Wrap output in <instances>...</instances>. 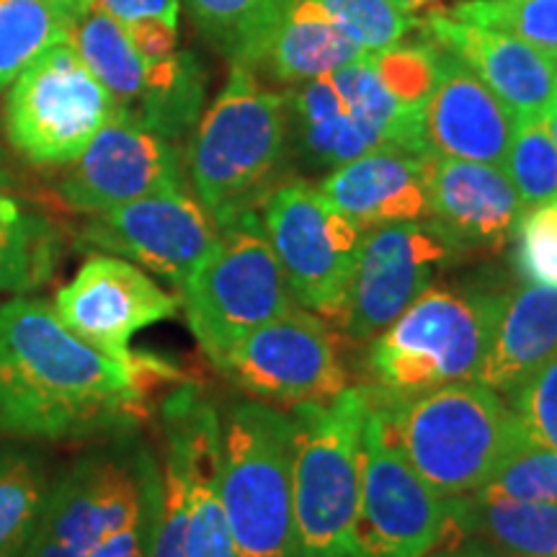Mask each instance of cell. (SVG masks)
Masks as SVG:
<instances>
[{
	"mask_svg": "<svg viewBox=\"0 0 557 557\" xmlns=\"http://www.w3.org/2000/svg\"><path fill=\"white\" fill-rule=\"evenodd\" d=\"M178 380L163 361H120L75 336L52 305L16 297L0 305V434L73 442L137 431L148 395Z\"/></svg>",
	"mask_w": 557,
	"mask_h": 557,
	"instance_id": "6da1fadb",
	"label": "cell"
},
{
	"mask_svg": "<svg viewBox=\"0 0 557 557\" xmlns=\"http://www.w3.org/2000/svg\"><path fill=\"white\" fill-rule=\"evenodd\" d=\"M436 81V45H400L284 90L292 158L333 171L380 148L434 156L423 114Z\"/></svg>",
	"mask_w": 557,
	"mask_h": 557,
	"instance_id": "7a4b0ae2",
	"label": "cell"
},
{
	"mask_svg": "<svg viewBox=\"0 0 557 557\" xmlns=\"http://www.w3.org/2000/svg\"><path fill=\"white\" fill-rule=\"evenodd\" d=\"M160 465L137 431L107 436L52 478L18 557H150Z\"/></svg>",
	"mask_w": 557,
	"mask_h": 557,
	"instance_id": "3957f363",
	"label": "cell"
},
{
	"mask_svg": "<svg viewBox=\"0 0 557 557\" xmlns=\"http://www.w3.org/2000/svg\"><path fill=\"white\" fill-rule=\"evenodd\" d=\"M292 160L284 94L246 65L230 67L225 88L197 122L189 145V178L197 199L218 225L259 212L287 181Z\"/></svg>",
	"mask_w": 557,
	"mask_h": 557,
	"instance_id": "277c9868",
	"label": "cell"
},
{
	"mask_svg": "<svg viewBox=\"0 0 557 557\" xmlns=\"http://www.w3.org/2000/svg\"><path fill=\"white\" fill-rule=\"evenodd\" d=\"M367 387L403 455L442 498L478 491L521 438L504 395L483 382H451L418 395Z\"/></svg>",
	"mask_w": 557,
	"mask_h": 557,
	"instance_id": "5b68a950",
	"label": "cell"
},
{
	"mask_svg": "<svg viewBox=\"0 0 557 557\" xmlns=\"http://www.w3.org/2000/svg\"><path fill=\"white\" fill-rule=\"evenodd\" d=\"M367 410V387H346L329 403H302L289 410L297 555L351 557Z\"/></svg>",
	"mask_w": 557,
	"mask_h": 557,
	"instance_id": "8992f818",
	"label": "cell"
},
{
	"mask_svg": "<svg viewBox=\"0 0 557 557\" xmlns=\"http://www.w3.org/2000/svg\"><path fill=\"white\" fill-rule=\"evenodd\" d=\"M504 292L434 282L377 338L369 341L372 387L389 395L475 380Z\"/></svg>",
	"mask_w": 557,
	"mask_h": 557,
	"instance_id": "52a82bcc",
	"label": "cell"
},
{
	"mask_svg": "<svg viewBox=\"0 0 557 557\" xmlns=\"http://www.w3.org/2000/svg\"><path fill=\"white\" fill-rule=\"evenodd\" d=\"M220 496L238 557H295L289 413L240 400L220 416Z\"/></svg>",
	"mask_w": 557,
	"mask_h": 557,
	"instance_id": "ba28073f",
	"label": "cell"
},
{
	"mask_svg": "<svg viewBox=\"0 0 557 557\" xmlns=\"http://www.w3.org/2000/svg\"><path fill=\"white\" fill-rule=\"evenodd\" d=\"M178 297L186 323L212 364L250 331L297 305L259 212H246L220 225L212 256Z\"/></svg>",
	"mask_w": 557,
	"mask_h": 557,
	"instance_id": "9c48e42d",
	"label": "cell"
},
{
	"mask_svg": "<svg viewBox=\"0 0 557 557\" xmlns=\"http://www.w3.org/2000/svg\"><path fill=\"white\" fill-rule=\"evenodd\" d=\"M259 218L295 302L323 318H338L367 230L305 178L278 184Z\"/></svg>",
	"mask_w": 557,
	"mask_h": 557,
	"instance_id": "30bf717a",
	"label": "cell"
},
{
	"mask_svg": "<svg viewBox=\"0 0 557 557\" xmlns=\"http://www.w3.org/2000/svg\"><path fill=\"white\" fill-rule=\"evenodd\" d=\"M116 114L111 94L70 41L41 52L5 99V135L34 165H70Z\"/></svg>",
	"mask_w": 557,
	"mask_h": 557,
	"instance_id": "8fae6325",
	"label": "cell"
},
{
	"mask_svg": "<svg viewBox=\"0 0 557 557\" xmlns=\"http://www.w3.org/2000/svg\"><path fill=\"white\" fill-rule=\"evenodd\" d=\"M369 389V387H367ZM449 537L447 498L413 470L369 395L351 557H426Z\"/></svg>",
	"mask_w": 557,
	"mask_h": 557,
	"instance_id": "7c38bea8",
	"label": "cell"
},
{
	"mask_svg": "<svg viewBox=\"0 0 557 557\" xmlns=\"http://www.w3.org/2000/svg\"><path fill=\"white\" fill-rule=\"evenodd\" d=\"M214 367L253 400L278 406L329 403L348 387L329 323L299 305L250 331Z\"/></svg>",
	"mask_w": 557,
	"mask_h": 557,
	"instance_id": "4fadbf2b",
	"label": "cell"
},
{
	"mask_svg": "<svg viewBox=\"0 0 557 557\" xmlns=\"http://www.w3.org/2000/svg\"><path fill=\"white\" fill-rule=\"evenodd\" d=\"M457 256L459 250L431 220L367 230L338 315L346 338L354 344L377 338Z\"/></svg>",
	"mask_w": 557,
	"mask_h": 557,
	"instance_id": "5bb4252c",
	"label": "cell"
},
{
	"mask_svg": "<svg viewBox=\"0 0 557 557\" xmlns=\"http://www.w3.org/2000/svg\"><path fill=\"white\" fill-rule=\"evenodd\" d=\"M220 240V225L197 197L163 191L90 214L81 243L143 267L178 292L205 267Z\"/></svg>",
	"mask_w": 557,
	"mask_h": 557,
	"instance_id": "9a60e30c",
	"label": "cell"
},
{
	"mask_svg": "<svg viewBox=\"0 0 557 557\" xmlns=\"http://www.w3.org/2000/svg\"><path fill=\"white\" fill-rule=\"evenodd\" d=\"M184 189L176 145L129 116L114 114L70 163L60 197L75 212L101 214L152 194Z\"/></svg>",
	"mask_w": 557,
	"mask_h": 557,
	"instance_id": "2e32d148",
	"label": "cell"
},
{
	"mask_svg": "<svg viewBox=\"0 0 557 557\" xmlns=\"http://www.w3.org/2000/svg\"><path fill=\"white\" fill-rule=\"evenodd\" d=\"M54 312L75 336L111 359L135 361V333L173 318L181 297L165 292L135 263L116 256H90L73 282L54 297Z\"/></svg>",
	"mask_w": 557,
	"mask_h": 557,
	"instance_id": "e0dca14e",
	"label": "cell"
},
{
	"mask_svg": "<svg viewBox=\"0 0 557 557\" xmlns=\"http://www.w3.org/2000/svg\"><path fill=\"white\" fill-rule=\"evenodd\" d=\"M160 431L184 483L186 557H238L220 496L222 423L214 403L184 382L160 406Z\"/></svg>",
	"mask_w": 557,
	"mask_h": 557,
	"instance_id": "ac0fdd59",
	"label": "cell"
},
{
	"mask_svg": "<svg viewBox=\"0 0 557 557\" xmlns=\"http://www.w3.org/2000/svg\"><path fill=\"white\" fill-rule=\"evenodd\" d=\"M423 29L436 47L468 65L513 120H534L557 96V62L527 41L491 26L470 24L449 11H431Z\"/></svg>",
	"mask_w": 557,
	"mask_h": 557,
	"instance_id": "d6986e66",
	"label": "cell"
},
{
	"mask_svg": "<svg viewBox=\"0 0 557 557\" xmlns=\"http://www.w3.org/2000/svg\"><path fill=\"white\" fill-rule=\"evenodd\" d=\"M524 212L500 165L434 156L429 176V218L459 253L500 250Z\"/></svg>",
	"mask_w": 557,
	"mask_h": 557,
	"instance_id": "ffe728a7",
	"label": "cell"
},
{
	"mask_svg": "<svg viewBox=\"0 0 557 557\" xmlns=\"http://www.w3.org/2000/svg\"><path fill=\"white\" fill-rule=\"evenodd\" d=\"M513 124L493 90L462 60L436 47V81L423 114L429 150L504 169Z\"/></svg>",
	"mask_w": 557,
	"mask_h": 557,
	"instance_id": "44dd1931",
	"label": "cell"
},
{
	"mask_svg": "<svg viewBox=\"0 0 557 557\" xmlns=\"http://www.w3.org/2000/svg\"><path fill=\"white\" fill-rule=\"evenodd\" d=\"M431 160L426 152L380 148L329 171L318 189L361 230L426 220Z\"/></svg>",
	"mask_w": 557,
	"mask_h": 557,
	"instance_id": "7402d4cb",
	"label": "cell"
},
{
	"mask_svg": "<svg viewBox=\"0 0 557 557\" xmlns=\"http://www.w3.org/2000/svg\"><path fill=\"white\" fill-rule=\"evenodd\" d=\"M557 354V289L521 284L504 292L475 382L508 398Z\"/></svg>",
	"mask_w": 557,
	"mask_h": 557,
	"instance_id": "603a6c76",
	"label": "cell"
},
{
	"mask_svg": "<svg viewBox=\"0 0 557 557\" xmlns=\"http://www.w3.org/2000/svg\"><path fill=\"white\" fill-rule=\"evenodd\" d=\"M361 54H367L364 47L318 0H287L256 70L284 86H297L333 73Z\"/></svg>",
	"mask_w": 557,
	"mask_h": 557,
	"instance_id": "cb8c5ba5",
	"label": "cell"
},
{
	"mask_svg": "<svg viewBox=\"0 0 557 557\" xmlns=\"http://www.w3.org/2000/svg\"><path fill=\"white\" fill-rule=\"evenodd\" d=\"M449 540H478L498 553L557 555V504H532L472 491L447 498Z\"/></svg>",
	"mask_w": 557,
	"mask_h": 557,
	"instance_id": "d4e9b609",
	"label": "cell"
},
{
	"mask_svg": "<svg viewBox=\"0 0 557 557\" xmlns=\"http://www.w3.org/2000/svg\"><path fill=\"white\" fill-rule=\"evenodd\" d=\"M70 45L81 54L94 78L109 90L116 114L135 120L145 96V62L132 45L122 21H116L96 0L73 16Z\"/></svg>",
	"mask_w": 557,
	"mask_h": 557,
	"instance_id": "484cf974",
	"label": "cell"
},
{
	"mask_svg": "<svg viewBox=\"0 0 557 557\" xmlns=\"http://www.w3.org/2000/svg\"><path fill=\"white\" fill-rule=\"evenodd\" d=\"M201 34L233 65L256 70L287 0H186Z\"/></svg>",
	"mask_w": 557,
	"mask_h": 557,
	"instance_id": "4316f807",
	"label": "cell"
},
{
	"mask_svg": "<svg viewBox=\"0 0 557 557\" xmlns=\"http://www.w3.org/2000/svg\"><path fill=\"white\" fill-rule=\"evenodd\" d=\"M50 470L45 457L18 447H0V557H18L37 527Z\"/></svg>",
	"mask_w": 557,
	"mask_h": 557,
	"instance_id": "83f0119b",
	"label": "cell"
},
{
	"mask_svg": "<svg viewBox=\"0 0 557 557\" xmlns=\"http://www.w3.org/2000/svg\"><path fill=\"white\" fill-rule=\"evenodd\" d=\"M73 16L52 0H0V90L60 41H70Z\"/></svg>",
	"mask_w": 557,
	"mask_h": 557,
	"instance_id": "f1b7e54d",
	"label": "cell"
},
{
	"mask_svg": "<svg viewBox=\"0 0 557 557\" xmlns=\"http://www.w3.org/2000/svg\"><path fill=\"white\" fill-rule=\"evenodd\" d=\"M60 238L50 222L18 209L0 218V292L29 295L58 269Z\"/></svg>",
	"mask_w": 557,
	"mask_h": 557,
	"instance_id": "f546056e",
	"label": "cell"
},
{
	"mask_svg": "<svg viewBox=\"0 0 557 557\" xmlns=\"http://www.w3.org/2000/svg\"><path fill=\"white\" fill-rule=\"evenodd\" d=\"M504 171L524 209L557 197V145L542 116L513 124Z\"/></svg>",
	"mask_w": 557,
	"mask_h": 557,
	"instance_id": "4dcf8cb0",
	"label": "cell"
},
{
	"mask_svg": "<svg viewBox=\"0 0 557 557\" xmlns=\"http://www.w3.org/2000/svg\"><path fill=\"white\" fill-rule=\"evenodd\" d=\"M449 13L511 34L557 62V0H468Z\"/></svg>",
	"mask_w": 557,
	"mask_h": 557,
	"instance_id": "1f68e13d",
	"label": "cell"
},
{
	"mask_svg": "<svg viewBox=\"0 0 557 557\" xmlns=\"http://www.w3.org/2000/svg\"><path fill=\"white\" fill-rule=\"evenodd\" d=\"M478 493L532 504H557V451L521 436L500 459L493 475L478 487Z\"/></svg>",
	"mask_w": 557,
	"mask_h": 557,
	"instance_id": "d6a6232c",
	"label": "cell"
},
{
	"mask_svg": "<svg viewBox=\"0 0 557 557\" xmlns=\"http://www.w3.org/2000/svg\"><path fill=\"white\" fill-rule=\"evenodd\" d=\"M519 276L529 284L557 289V197L527 207L513 230Z\"/></svg>",
	"mask_w": 557,
	"mask_h": 557,
	"instance_id": "836d02e7",
	"label": "cell"
},
{
	"mask_svg": "<svg viewBox=\"0 0 557 557\" xmlns=\"http://www.w3.org/2000/svg\"><path fill=\"white\" fill-rule=\"evenodd\" d=\"M367 52L400 45L416 26L413 16L395 9L389 0H318Z\"/></svg>",
	"mask_w": 557,
	"mask_h": 557,
	"instance_id": "e575fe53",
	"label": "cell"
},
{
	"mask_svg": "<svg viewBox=\"0 0 557 557\" xmlns=\"http://www.w3.org/2000/svg\"><path fill=\"white\" fill-rule=\"evenodd\" d=\"M506 403L527 442L557 451V354Z\"/></svg>",
	"mask_w": 557,
	"mask_h": 557,
	"instance_id": "d590c367",
	"label": "cell"
},
{
	"mask_svg": "<svg viewBox=\"0 0 557 557\" xmlns=\"http://www.w3.org/2000/svg\"><path fill=\"white\" fill-rule=\"evenodd\" d=\"M124 29L143 62H158L178 52L176 26L165 24V21H135V24H124Z\"/></svg>",
	"mask_w": 557,
	"mask_h": 557,
	"instance_id": "8d00e7d4",
	"label": "cell"
},
{
	"mask_svg": "<svg viewBox=\"0 0 557 557\" xmlns=\"http://www.w3.org/2000/svg\"><path fill=\"white\" fill-rule=\"evenodd\" d=\"M101 9L122 24H135V21H165V24L178 26V0H96Z\"/></svg>",
	"mask_w": 557,
	"mask_h": 557,
	"instance_id": "74e56055",
	"label": "cell"
},
{
	"mask_svg": "<svg viewBox=\"0 0 557 557\" xmlns=\"http://www.w3.org/2000/svg\"><path fill=\"white\" fill-rule=\"evenodd\" d=\"M426 557H498V553L493 547L483 545V542L465 537L444 542L442 547H436L434 553H429Z\"/></svg>",
	"mask_w": 557,
	"mask_h": 557,
	"instance_id": "f35d334b",
	"label": "cell"
},
{
	"mask_svg": "<svg viewBox=\"0 0 557 557\" xmlns=\"http://www.w3.org/2000/svg\"><path fill=\"white\" fill-rule=\"evenodd\" d=\"M389 3H393L398 11L406 13V16H413V13L423 11L426 5L434 3V0H389Z\"/></svg>",
	"mask_w": 557,
	"mask_h": 557,
	"instance_id": "ab89813d",
	"label": "cell"
},
{
	"mask_svg": "<svg viewBox=\"0 0 557 557\" xmlns=\"http://www.w3.org/2000/svg\"><path fill=\"white\" fill-rule=\"evenodd\" d=\"M16 212H18L16 201H13L9 194H5L3 176H0V218H11V214H16Z\"/></svg>",
	"mask_w": 557,
	"mask_h": 557,
	"instance_id": "60d3db41",
	"label": "cell"
},
{
	"mask_svg": "<svg viewBox=\"0 0 557 557\" xmlns=\"http://www.w3.org/2000/svg\"><path fill=\"white\" fill-rule=\"evenodd\" d=\"M542 122H545L549 137H553L555 145H557V96L553 99V103H549V107H547L545 116H542Z\"/></svg>",
	"mask_w": 557,
	"mask_h": 557,
	"instance_id": "b9f144b4",
	"label": "cell"
},
{
	"mask_svg": "<svg viewBox=\"0 0 557 557\" xmlns=\"http://www.w3.org/2000/svg\"><path fill=\"white\" fill-rule=\"evenodd\" d=\"M54 5H60L62 11H67L70 16H75V13H81L86 5L90 3V0H52Z\"/></svg>",
	"mask_w": 557,
	"mask_h": 557,
	"instance_id": "7bdbcfd3",
	"label": "cell"
},
{
	"mask_svg": "<svg viewBox=\"0 0 557 557\" xmlns=\"http://www.w3.org/2000/svg\"><path fill=\"white\" fill-rule=\"evenodd\" d=\"M498 553V549H496ZM498 557H557V555H517V553H498Z\"/></svg>",
	"mask_w": 557,
	"mask_h": 557,
	"instance_id": "ee69618b",
	"label": "cell"
},
{
	"mask_svg": "<svg viewBox=\"0 0 557 557\" xmlns=\"http://www.w3.org/2000/svg\"><path fill=\"white\" fill-rule=\"evenodd\" d=\"M295 557H320V555H295Z\"/></svg>",
	"mask_w": 557,
	"mask_h": 557,
	"instance_id": "f6af8a7d",
	"label": "cell"
}]
</instances>
